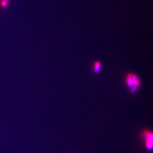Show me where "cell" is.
<instances>
[{
    "label": "cell",
    "mask_w": 153,
    "mask_h": 153,
    "mask_svg": "<svg viewBox=\"0 0 153 153\" xmlns=\"http://www.w3.org/2000/svg\"><path fill=\"white\" fill-rule=\"evenodd\" d=\"M143 137L144 139L147 148L149 150H152L153 146V134L152 132L149 130H144L143 132Z\"/></svg>",
    "instance_id": "cell-1"
},
{
    "label": "cell",
    "mask_w": 153,
    "mask_h": 153,
    "mask_svg": "<svg viewBox=\"0 0 153 153\" xmlns=\"http://www.w3.org/2000/svg\"><path fill=\"white\" fill-rule=\"evenodd\" d=\"M131 75L132 79L133 81L134 85L137 87L140 86L141 85V82L138 76L134 74H131Z\"/></svg>",
    "instance_id": "cell-2"
},
{
    "label": "cell",
    "mask_w": 153,
    "mask_h": 153,
    "mask_svg": "<svg viewBox=\"0 0 153 153\" xmlns=\"http://www.w3.org/2000/svg\"><path fill=\"white\" fill-rule=\"evenodd\" d=\"M101 67V63L99 61H96L94 62L93 66V71L95 74H98L100 71V68Z\"/></svg>",
    "instance_id": "cell-3"
},
{
    "label": "cell",
    "mask_w": 153,
    "mask_h": 153,
    "mask_svg": "<svg viewBox=\"0 0 153 153\" xmlns=\"http://www.w3.org/2000/svg\"><path fill=\"white\" fill-rule=\"evenodd\" d=\"M126 84H127V86L129 87H131L134 86V84H133V81L132 79L131 75V74H128L127 76H126Z\"/></svg>",
    "instance_id": "cell-4"
},
{
    "label": "cell",
    "mask_w": 153,
    "mask_h": 153,
    "mask_svg": "<svg viewBox=\"0 0 153 153\" xmlns=\"http://www.w3.org/2000/svg\"><path fill=\"white\" fill-rule=\"evenodd\" d=\"M10 3V0H0V7L3 9H6Z\"/></svg>",
    "instance_id": "cell-5"
},
{
    "label": "cell",
    "mask_w": 153,
    "mask_h": 153,
    "mask_svg": "<svg viewBox=\"0 0 153 153\" xmlns=\"http://www.w3.org/2000/svg\"><path fill=\"white\" fill-rule=\"evenodd\" d=\"M138 87L136 86H133L131 87V89H130V92L132 93H134L137 91V89H138Z\"/></svg>",
    "instance_id": "cell-6"
}]
</instances>
